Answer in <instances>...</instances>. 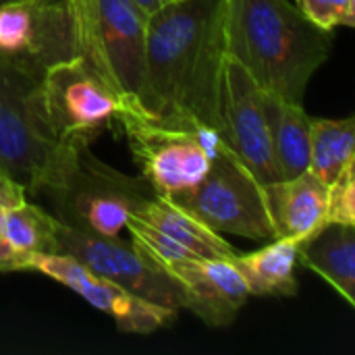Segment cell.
Here are the masks:
<instances>
[{
	"instance_id": "cell-17",
	"label": "cell",
	"mask_w": 355,
	"mask_h": 355,
	"mask_svg": "<svg viewBox=\"0 0 355 355\" xmlns=\"http://www.w3.org/2000/svg\"><path fill=\"white\" fill-rule=\"evenodd\" d=\"M129 218L144 223L156 233L164 235L168 241L177 243L196 258H233L237 250L231 248L220 233L202 225L196 216L179 208L166 198L154 196Z\"/></svg>"
},
{
	"instance_id": "cell-26",
	"label": "cell",
	"mask_w": 355,
	"mask_h": 355,
	"mask_svg": "<svg viewBox=\"0 0 355 355\" xmlns=\"http://www.w3.org/2000/svg\"><path fill=\"white\" fill-rule=\"evenodd\" d=\"M4 2H10V0H0V4H4Z\"/></svg>"
},
{
	"instance_id": "cell-5",
	"label": "cell",
	"mask_w": 355,
	"mask_h": 355,
	"mask_svg": "<svg viewBox=\"0 0 355 355\" xmlns=\"http://www.w3.org/2000/svg\"><path fill=\"white\" fill-rule=\"evenodd\" d=\"M75 56L112 87L121 102L139 100L148 15L135 0H64Z\"/></svg>"
},
{
	"instance_id": "cell-25",
	"label": "cell",
	"mask_w": 355,
	"mask_h": 355,
	"mask_svg": "<svg viewBox=\"0 0 355 355\" xmlns=\"http://www.w3.org/2000/svg\"><path fill=\"white\" fill-rule=\"evenodd\" d=\"M173 2H183V0H164V4H173Z\"/></svg>"
},
{
	"instance_id": "cell-20",
	"label": "cell",
	"mask_w": 355,
	"mask_h": 355,
	"mask_svg": "<svg viewBox=\"0 0 355 355\" xmlns=\"http://www.w3.org/2000/svg\"><path fill=\"white\" fill-rule=\"evenodd\" d=\"M355 164V119H314L310 129V166L322 183L333 185Z\"/></svg>"
},
{
	"instance_id": "cell-19",
	"label": "cell",
	"mask_w": 355,
	"mask_h": 355,
	"mask_svg": "<svg viewBox=\"0 0 355 355\" xmlns=\"http://www.w3.org/2000/svg\"><path fill=\"white\" fill-rule=\"evenodd\" d=\"M233 264L241 272L250 295L293 297L297 295V243L291 239H272L258 252L235 254Z\"/></svg>"
},
{
	"instance_id": "cell-4",
	"label": "cell",
	"mask_w": 355,
	"mask_h": 355,
	"mask_svg": "<svg viewBox=\"0 0 355 355\" xmlns=\"http://www.w3.org/2000/svg\"><path fill=\"white\" fill-rule=\"evenodd\" d=\"M114 123L123 131L141 177L160 198L196 187L208 173L212 158L227 148L216 129L156 119L127 102H121Z\"/></svg>"
},
{
	"instance_id": "cell-21",
	"label": "cell",
	"mask_w": 355,
	"mask_h": 355,
	"mask_svg": "<svg viewBox=\"0 0 355 355\" xmlns=\"http://www.w3.org/2000/svg\"><path fill=\"white\" fill-rule=\"evenodd\" d=\"M295 6L310 23L331 33L355 25V0H295Z\"/></svg>"
},
{
	"instance_id": "cell-12",
	"label": "cell",
	"mask_w": 355,
	"mask_h": 355,
	"mask_svg": "<svg viewBox=\"0 0 355 355\" xmlns=\"http://www.w3.org/2000/svg\"><path fill=\"white\" fill-rule=\"evenodd\" d=\"M31 272H40L83 297L89 306L110 316L119 331L150 335L171 327L177 320V310L146 302L123 287L94 275L89 268L64 254H44L29 264Z\"/></svg>"
},
{
	"instance_id": "cell-22",
	"label": "cell",
	"mask_w": 355,
	"mask_h": 355,
	"mask_svg": "<svg viewBox=\"0 0 355 355\" xmlns=\"http://www.w3.org/2000/svg\"><path fill=\"white\" fill-rule=\"evenodd\" d=\"M329 223L355 225V164L329 185Z\"/></svg>"
},
{
	"instance_id": "cell-18",
	"label": "cell",
	"mask_w": 355,
	"mask_h": 355,
	"mask_svg": "<svg viewBox=\"0 0 355 355\" xmlns=\"http://www.w3.org/2000/svg\"><path fill=\"white\" fill-rule=\"evenodd\" d=\"M264 112L268 123L272 158L281 181L306 173L310 166L312 116L306 112L304 104H293L289 100L264 92Z\"/></svg>"
},
{
	"instance_id": "cell-7",
	"label": "cell",
	"mask_w": 355,
	"mask_h": 355,
	"mask_svg": "<svg viewBox=\"0 0 355 355\" xmlns=\"http://www.w3.org/2000/svg\"><path fill=\"white\" fill-rule=\"evenodd\" d=\"M208 229L254 241L277 239L264 185L227 146L214 158L204 179L166 198Z\"/></svg>"
},
{
	"instance_id": "cell-14",
	"label": "cell",
	"mask_w": 355,
	"mask_h": 355,
	"mask_svg": "<svg viewBox=\"0 0 355 355\" xmlns=\"http://www.w3.org/2000/svg\"><path fill=\"white\" fill-rule=\"evenodd\" d=\"M277 239H291L297 245L329 223V185L310 171L264 185Z\"/></svg>"
},
{
	"instance_id": "cell-3",
	"label": "cell",
	"mask_w": 355,
	"mask_h": 355,
	"mask_svg": "<svg viewBox=\"0 0 355 355\" xmlns=\"http://www.w3.org/2000/svg\"><path fill=\"white\" fill-rule=\"evenodd\" d=\"M37 196H46L56 218L69 227L119 237L129 216L158 196L144 177H129L102 162L87 141H62Z\"/></svg>"
},
{
	"instance_id": "cell-9",
	"label": "cell",
	"mask_w": 355,
	"mask_h": 355,
	"mask_svg": "<svg viewBox=\"0 0 355 355\" xmlns=\"http://www.w3.org/2000/svg\"><path fill=\"white\" fill-rule=\"evenodd\" d=\"M46 119L58 141H87L114 125L121 98L83 60L71 56L42 75Z\"/></svg>"
},
{
	"instance_id": "cell-8",
	"label": "cell",
	"mask_w": 355,
	"mask_h": 355,
	"mask_svg": "<svg viewBox=\"0 0 355 355\" xmlns=\"http://www.w3.org/2000/svg\"><path fill=\"white\" fill-rule=\"evenodd\" d=\"M56 254L71 256L94 275L146 302L177 312L185 308L181 285L131 241L125 243L119 237L94 235L58 220Z\"/></svg>"
},
{
	"instance_id": "cell-24",
	"label": "cell",
	"mask_w": 355,
	"mask_h": 355,
	"mask_svg": "<svg viewBox=\"0 0 355 355\" xmlns=\"http://www.w3.org/2000/svg\"><path fill=\"white\" fill-rule=\"evenodd\" d=\"M137 6L146 12V15H152L154 10L162 8L164 6V0H135Z\"/></svg>"
},
{
	"instance_id": "cell-23",
	"label": "cell",
	"mask_w": 355,
	"mask_h": 355,
	"mask_svg": "<svg viewBox=\"0 0 355 355\" xmlns=\"http://www.w3.org/2000/svg\"><path fill=\"white\" fill-rule=\"evenodd\" d=\"M25 198H27V191H25L17 181H12V179H8V177H4V175H0V214H2L4 208H8V206L15 204V202L25 200Z\"/></svg>"
},
{
	"instance_id": "cell-13",
	"label": "cell",
	"mask_w": 355,
	"mask_h": 355,
	"mask_svg": "<svg viewBox=\"0 0 355 355\" xmlns=\"http://www.w3.org/2000/svg\"><path fill=\"white\" fill-rule=\"evenodd\" d=\"M162 268L181 285L183 310L208 327H229L250 297L241 272L229 258H185Z\"/></svg>"
},
{
	"instance_id": "cell-6",
	"label": "cell",
	"mask_w": 355,
	"mask_h": 355,
	"mask_svg": "<svg viewBox=\"0 0 355 355\" xmlns=\"http://www.w3.org/2000/svg\"><path fill=\"white\" fill-rule=\"evenodd\" d=\"M60 150L46 119L42 75L0 54V175L37 196Z\"/></svg>"
},
{
	"instance_id": "cell-15",
	"label": "cell",
	"mask_w": 355,
	"mask_h": 355,
	"mask_svg": "<svg viewBox=\"0 0 355 355\" xmlns=\"http://www.w3.org/2000/svg\"><path fill=\"white\" fill-rule=\"evenodd\" d=\"M58 218L27 198L0 214V272L29 270L44 254H56Z\"/></svg>"
},
{
	"instance_id": "cell-1",
	"label": "cell",
	"mask_w": 355,
	"mask_h": 355,
	"mask_svg": "<svg viewBox=\"0 0 355 355\" xmlns=\"http://www.w3.org/2000/svg\"><path fill=\"white\" fill-rule=\"evenodd\" d=\"M225 60L227 0L164 4L146 19L137 106L156 119L220 131Z\"/></svg>"
},
{
	"instance_id": "cell-10",
	"label": "cell",
	"mask_w": 355,
	"mask_h": 355,
	"mask_svg": "<svg viewBox=\"0 0 355 355\" xmlns=\"http://www.w3.org/2000/svg\"><path fill=\"white\" fill-rule=\"evenodd\" d=\"M218 106L220 133L235 156L262 185L281 181L270 148L264 92L229 54L223 67Z\"/></svg>"
},
{
	"instance_id": "cell-16",
	"label": "cell",
	"mask_w": 355,
	"mask_h": 355,
	"mask_svg": "<svg viewBox=\"0 0 355 355\" xmlns=\"http://www.w3.org/2000/svg\"><path fill=\"white\" fill-rule=\"evenodd\" d=\"M297 264L324 279L355 306V225L327 223L297 245Z\"/></svg>"
},
{
	"instance_id": "cell-11",
	"label": "cell",
	"mask_w": 355,
	"mask_h": 355,
	"mask_svg": "<svg viewBox=\"0 0 355 355\" xmlns=\"http://www.w3.org/2000/svg\"><path fill=\"white\" fill-rule=\"evenodd\" d=\"M0 54L37 75L75 56L64 0H10L0 4Z\"/></svg>"
},
{
	"instance_id": "cell-2",
	"label": "cell",
	"mask_w": 355,
	"mask_h": 355,
	"mask_svg": "<svg viewBox=\"0 0 355 355\" xmlns=\"http://www.w3.org/2000/svg\"><path fill=\"white\" fill-rule=\"evenodd\" d=\"M331 48L333 33L289 0H227V54L268 94L304 104Z\"/></svg>"
}]
</instances>
